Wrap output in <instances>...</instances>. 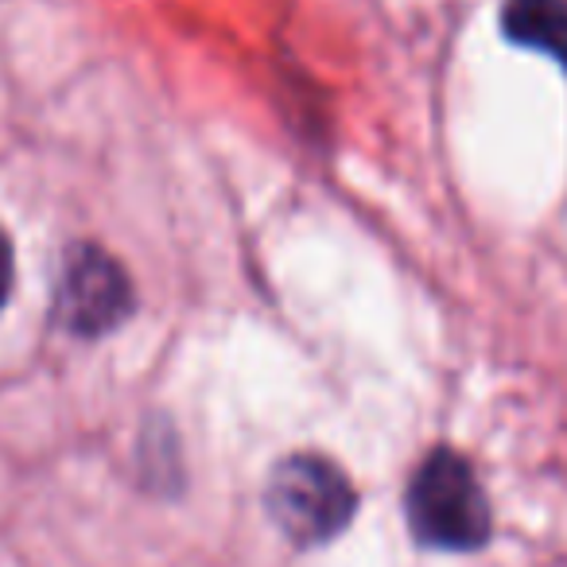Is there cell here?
Segmentation results:
<instances>
[{
	"label": "cell",
	"instance_id": "6da1fadb",
	"mask_svg": "<svg viewBox=\"0 0 567 567\" xmlns=\"http://www.w3.org/2000/svg\"><path fill=\"white\" fill-rule=\"evenodd\" d=\"M409 525L427 548L466 551L489 536V502L455 451L435 447L409 482Z\"/></svg>",
	"mask_w": 567,
	"mask_h": 567
},
{
	"label": "cell",
	"instance_id": "7a4b0ae2",
	"mask_svg": "<svg viewBox=\"0 0 567 567\" xmlns=\"http://www.w3.org/2000/svg\"><path fill=\"white\" fill-rule=\"evenodd\" d=\"M265 505L272 525L300 548L327 544L350 525L358 509V494L350 478L323 455H288L272 471L265 489Z\"/></svg>",
	"mask_w": 567,
	"mask_h": 567
},
{
	"label": "cell",
	"instance_id": "3957f363",
	"mask_svg": "<svg viewBox=\"0 0 567 567\" xmlns=\"http://www.w3.org/2000/svg\"><path fill=\"white\" fill-rule=\"evenodd\" d=\"M55 308L63 327L94 339L125 323V316L133 311V284L110 252H102L97 245H74L63 265Z\"/></svg>",
	"mask_w": 567,
	"mask_h": 567
},
{
	"label": "cell",
	"instance_id": "277c9868",
	"mask_svg": "<svg viewBox=\"0 0 567 567\" xmlns=\"http://www.w3.org/2000/svg\"><path fill=\"white\" fill-rule=\"evenodd\" d=\"M502 28L520 48L567 63V0H509Z\"/></svg>",
	"mask_w": 567,
	"mask_h": 567
},
{
	"label": "cell",
	"instance_id": "5b68a950",
	"mask_svg": "<svg viewBox=\"0 0 567 567\" xmlns=\"http://www.w3.org/2000/svg\"><path fill=\"white\" fill-rule=\"evenodd\" d=\"M9 292H12V241L0 229V308H4Z\"/></svg>",
	"mask_w": 567,
	"mask_h": 567
}]
</instances>
